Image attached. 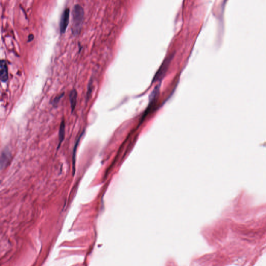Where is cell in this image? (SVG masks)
<instances>
[{
    "instance_id": "cell-1",
    "label": "cell",
    "mask_w": 266,
    "mask_h": 266,
    "mask_svg": "<svg viewBox=\"0 0 266 266\" xmlns=\"http://www.w3.org/2000/svg\"><path fill=\"white\" fill-rule=\"evenodd\" d=\"M73 30L75 32H79L83 23L84 13L83 8L79 5L74 7L73 10Z\"/></svg>"
},
{
    "instance_id": "cell-2",
    "label": "cell",
    "mask_w": 266,
    "mask_h": 266,
    "mask_svg": "<svg viewBox=\"0 0 266 266\" xmlns=\"http://www.w3.org/2000/svg\"><path fill=\"white\" fill-rule=\"evenodd\" d=\"M69 15L70 10L67 8L63 12L61 16L60 22V31L61 34H64L66 31L69 22Z\"/></svg>"
},
{
    "instance_id": "cell-3",
    "label": "cell",
    "mask_w": 266,
    "mask_h": 266,
    "mask_svg": "<svg viewBox=\"0 0 266 266\" xmlns=\"http://www.w3.org/2000/svg\"><path fill=\"white\" fill-rule=\"evenodd\" d=\"M0 78L2 82H5L8 80V68L4 60H2L0 63Z\"/></svg>"
},
{
    "instance_id": "cell-4",
    "label": "cell",
    "mask_w": 266,
    "mask_h": 266,
    "mask_svg": "<svg viewBox=\"0 0 266 266\" xmlns=\"http://www.w3.org/2000/svg\"><path fill=\"white\" fill-rule=\"evenodd\" d=\"M69 100L71 105V110L73 111L76 106L77 101V92L75 89L71 91L69 94Z\"/></svg>"
},
{
    "instance_id": "cell-5",
    "label": "cell",
    "mask_w": 266,
    "mask_h": 266,
    "mask_svg": "<svg viewBox=\"0 0 266 266\" xmlns=\"http://www.w3.org/2000/svg\"><path fill=\"white\" fill-rule=\"evenodd\" d=\"M65 125L64 121H62L61 125L59 128V146L61 144V142H63L64 138H65Z\"/></svg>"
},
{
    "instance_id": "cell-6",
    "label": "cell",
    "mask_w": 266,
    "mask_h": 266,
    "mask_svg": "<svg viewBox=\"0 0 266 266\" xmlns=\"http://www.w3.org/2000/svg\"><path fill=\"white\" fill-rule=\"evenodd\" d=\"M8 152L6 153V151H3L2 155V158H1V167H3V166L5 165V163H7V162L8 160Z\"/></svg>"
}]
</instances>
